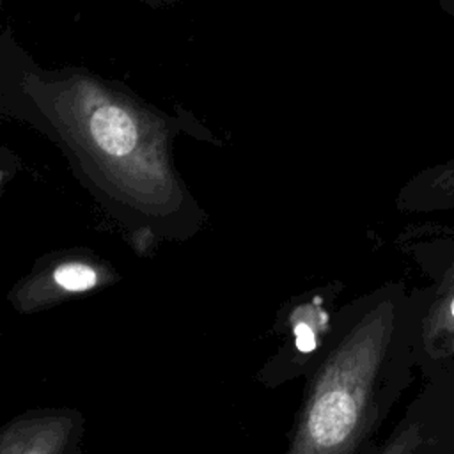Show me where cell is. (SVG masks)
Masks as SVG:
<instances>
[{"label":"cell","mask_w":454,"mask_h":454,"mask_svg":"<svg viewBox=\"0 0 454 454\" xmlns=\"http://www.w3.org/2000/svg\"><path fill=\"white\" fill-rule=\"evenodd\" d=\"M417 372L410 287L392 280L346 301L305 369L284 454H371Z\"/></svg>","instance_id":"1"},{"label":"cell","mask_w":454,"mask_h":454,"mask_svg":"<svg viewBox=\"0 0 454 454\" xmlns=\"http://www.w3.org/2000/svg\"><path fill=\"white\" fill-rule=\"evenodd\" d=\"M53 126L85 186L140 239L186 238L200 223L197 204L179 181L156 115L85 78L44 82Z\"/></svg>","instance_id":"2"},{"label":"cell","mask_w":454,"mask_h":454,"mask_svg":"<svg viewBox=\"0 0 454 454\" xmlns=\"http://www.w3.org/2000/svg\"><path fill=\"white\" fill-rule=\"evenodd\" d=\"M397 248L424 278V286L410 294L417 367L426 380L454 369V223H411L399 232Z\"/></svg>","instance_id":"3"},{"label":"cell","mask_w":454,"mask_h":454,"mask_svg":"<svg viewBox=\"0 0 454 454\" xmlns=\"http://www.w3.org/2000/svg\"><path fill=\"white\" fill-rule=\"evenodd\" d=\"M117 278L115 268L90 250L71 248L51 254L11 291L12 307L35 312L67 298L98 291Z\"/></svg>","instance_id":"4"},{"label":"cell","mask_w":454,"mask_h":454,"mask_svg":"<svg viewBox=\"0 0 454 454\" xmlns=\"http://www.w3.org/2000/svg\"><path fill=\"white\" fill-rule=\"evenodd\" d=\"M85 419L73 408H37L0 431V454H78Z\"/></svg>","instance_id":"5"},{"label":"cell","mask_w":454,"mask_h":454,"mask_svg":"<svg viewBox=\"0 0 454 454\" xmlns=\"http://www.w3.org/2000/svg\"><path fill=\"white\" fill-rule=\"evenodd\" d=\"M403 213L454 211V153L411 176L395 197Z\"/></svg>","instance_id":"6"},{"label":"cell","mask_w":454,"mask_h":454,"mask_svg":"<svg viewBox=\"0 0 454 454\" xmlns=\"http://www.w3.org/2000/svg\"><path fill=\"white\" fill-rule=\"evenodd\" d=\"M438 5H440V9L445 12V14H449L450 18H454V0H434Z\"/></svg>","instance_id":"7"}]
</instances>
